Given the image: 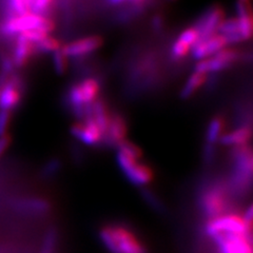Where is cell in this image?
<instances>
[{
  "label": "cell",
  "instance_id": "cell-28",
  "mask_svg": "<svg viewBox=\"0 0 253 253\" xmlns=\"http://www.w3.org/2000/svg\"><path fill=\"white\" fill-rule=\"evenodd\" d=\"M236 12H237V16H239V17L252 15L250 0H237Z\"/></svg>",
  "mask_w": 253,
  "mask_h": 253
},
{
  "label": "cell",
  "instance_id": "cell-20",
  "mask_svg": "<svg viewBox=\"0 0 253 253\" xmlns=\"http://www.w3.org/2000/svg\"><path fill=\"white\" fill-rule=\"evenodd\" d=\"M34 0H9V15H19L32 12Z\"/></svg>",
  "mask_w": 253,
  "mask_h": 253
},
{
  "label": "cell",
  "instance_id": "cell-18",
  "mask_svg": "<svg viewBox=\"0 0 253 253\" xmlns=\"http://www.w3.org/2000/svg\"><path fill=\"white\" fill-rule=\"evenodd\" d=\"M218 32L226 37L228 43H236L243 41L240 33L239 18H229L227 20L225 19L221 22Z\"/></svg>",
  "mask_w": 253,
  "mask_h": 253
},
{
  "label": "cell",
  "instance_id": "cell-9",
  "mask_svg": "<svg viewBox=\"0 0 253 253\" xmlns=\"http://www.w3.org/2000/svg\"><path fill=\"white\" fill-rule=\"evenodd\" d=\"M212 240L221 253H252V237L246 234L221 233Z\"/></svg>",
  "mask_w": 253,
  "mask_h": 253
},
{
  "label": "cell",
  "instance_id": "cell-11",
  "mask_svg": "<svg viewBox=\"0 0 253 253\" xmlns=\"http://www.w3.org/2000/svg\"><path fill=\"white\" fill-rule=\"evenodd\" d=\"M225 20V11L219 5H213L208 11H206L203 17L197 21L195 28L200 33L201 39L208 38L213 34H216L221 22Z\"/></svg>",
  "mask_w": 253,
  "mask_h": 253
},
{
  "label": "cell",
  "instance_id": "cell-12",
  "mask_svg": "<svg viewBox=\"0 0 253 253\" xmlns=\"http://www.w3.org/2000/svg\"><path fill=\"white\" fill-rule=\"evenodd\" d=\"M102 43H104L102 38L95 35L78 39V41L68 43L61 46V50L68 57H82L98 50Z\"/></svg>",
  "mask_w": 253,
  "mask_h": 253
},
{
  "label": "cell",
  "instance_id": "cell-13",
  "mask_svg": "<svg viewBox=\"0 0 253 253\" xmlns=\"http://www.w3.org/2000/svg\"><path fill=\"white\" fill-rule=\"evenodd\" d=\"M228 44L227 39L221 34H213L208 38L201 39L193 45L192 56L195 59H205L209 56H212L219 50L224 49Z\"/></svg>",
  "mask_w": 253,
  "mask_h": 253
},
{
  "label": "cell",
  "instance_id": "cell-4",
  "mask_svg": "<svg viewBox=\"0 0 253 253\" xmlns=\"http://www.w3.org/2000/svg\"><path fill=\"white\" fill-rule=\"evenodd\" d=\"M55 22L44 15L27 12L19 15H9L1 25V33L5 36H17L22 32L39 29L49 34L55 30Z\"/></svg>",
  "mask_w": 253,
  "mask_h": 253
},
{
  "label": "cell",
  "instance_id": "cell-31",
  "mask_svg": "<svg viewBox=\"0 0 253 253\" xmlns=\"http://www.w3.org/2000/svg\"><path fill=\"white\" fill-rule=\"evenodd\" d=\"M130 1L133 3V4H135V5H141L142 3H144L146 0H130Z\"/></svg>",
  "mask_w": 253,
  "mask_h": 253
},
{
  "label": "cell",
  "instance_id": "cell-27",
  "mask_svg": "<svg viewBox=\"0 0 253 253\" xmlns=\"http://www.w3.org/2000/svg\"><path fill=\"white\" fill-rule=\"evenodd\" d=\"M54 1L55 0H34V3L32 5V12L44 15L51 10Z\"/></svg>",
  "mask_w": 253,
  "mask_h": 253
},
{
  "label": "cell",
  "instance_id": "cell-21",
  "mask_svg": "<svg viewBox=\"0 0 253 253\" xmlns=\"http://www.w3.org/2000/svg\"><path fill=\"white\" fill-rule=\"evenodd\" d=\"M37 52H43V53H54L57 50L61 49V43L58 39L54 37L46 36L43 38L42 42L36 43Z\"/></svg>",
  "mask_w": 253,
  "mask_h": 253
},
{
  "label": "cell",
  "instance_id": "cell-26",
  "mask_svg": "<svg viewBox=\"0 0 253 253\" xmlns=\"http://www.w3.org/2000/svg\"><path fill=\"white\" fill-rule=\"evenodd\" d=\"M178 38L190 45H194L197 42L200 41L201 36L197 29L195 27H192V28H188L185 31L181 32Z\"/></svg>",
  "mask_w": 253,
  "mask_h": 253
},
{
  "label": "cell",
  "instance_id": "cell-7",
  "mask_svg": "<svg viewBox=\"0 0 253 253\" xmlns=\"http://www.w3.org/2000/svg\"><path fill=\"white\" fill-rule=\"evenodd\" d=\"M241 58V53L235 49H224L219 50L211 57L201 59L196 63L195 71L208 74L210 72H218L229 67H231L234 62Z\"/></svg>",
  "mask_w": 253,
  "mask_h": 253
},
{
  "label": "cell",
  "instance_id": "cell-17",
  "mask_svg": "<svg viewBox=\"0 0 253 253\" xmlns=\"http://www.w3.org/2000/svg\"><path fill=\"white\" fill-rule=\"evenodd\" d=\"M208 81V75L206 73L202 72H195L189 76L187 79L186 84H184L183 89L180 91V97L183 99H188L190 97H192L193 95L199 91L202 86L207 83Z\"/></svg>",
  "mask_w": 253,
  "mask_h": 253
},
{
  "label": "cell",
  "instance_id": "cell-8",
  "mask_svg": "<svg viewBox=\"0 0 253 253\" xmlns=\"http://www.w3.org/2000/svg\"><path fill=\"white\" fill-rule=\"evenodd\" d=\"M129 125L126 117L118 111H112L108 128L102 137V146L105 148H117L124 140H126L128 134Z\"/></svg>",
  "mask_w": 253,
  "mask_h": 253
},
{
  "label": "cell",
  "instance_id": "cell-6",
  "mask_svg": "<svg viewBox=\"0 0 253 253\" xmlns=\"http://www.w3.org/2000/svg\"><path fill=\"white\" fill-rule=\"evenodd\" d=\"M116 161L124 175L134 186L146 187L151 184L155 177V172L151 166L140 162V160H133L121 152H117Z\"/></svg>",
  "mask_w": 253,
  "mask_h": 253
},
{
  "label": "cell",
  "instance_id": "cell-3",
  "mask_svg": "<svg viewBox=\"0 0 253 253\" xmlns=\"http://www.w3.org/2000/svg\"><path fill=\"white\" fill-rule=\"evenodd\" d=\"M100 93L101 83L97 78L88 77L70 86L63 102L76 121H83L88 117L89 106L100 97Z\"/></svg>",
  "mask_w": 253,
  "mask_h": 253
},
{
  "label": "cell",
  "instance_id": "cell-15",
  "mask_svg": "<svg viewBox=\"0 0 253 253\" xmlns=\"http://www.w3.org/2000/svg\"><path fill=\"white\" fill-rule=\"evenodd\" d=\"M36 52H37V49H36L35 43L18 35L17 38H16V42L14 46V53H13L14 63L19 68L25 67L27 63L33 58Z\"/></svg>",
  "mask_w": 253,
  "mask_h": 253
},
{
  "label": "cell",
  "instance_id": "cell-2",
  "mask_svg": "<svg viewBox=\"0 0 253 253\" xmlns=\"http://www.w3.org/2000/svg\"><path fill=\"white\" fill-rule=\"evenodd\" d=\"M99 239L110 253H149L144 241L132 228L124 224L102 226Z\"/></svg>",
  "mask_w": 253,
  "mask_h": 253
},
{
  "label": "cell",
  "instance_id": "cell-29",
  "mask_svg": "<svg viewBox=\"0 0 253 253\" xmlns=\"http://www.w3.org/2000/svg\"><path fill=\"white\" fill-rule=\"evenodd\" d=\"M165 26V21L164 17L161 15H155L152 18V27L156 31H161Z\"/></svg>",
  "mask_w": 253,
  "mask_h": 253
},
{
  "label": "cell",
  "instance_id": "cell-1",
  "mask_svg": "<svg viewBox=\"0 0 253 253\" xmlns=\"http://www.w3.org/2000/svg\"><path fill=\"white\" fill-rule=\"evenodd\" d=\"M235 195L227 178L206 180L197 194V206L206 219H213L229 213H235Z\"/></svg>",
  "mask_w": 253,
  "mask_h": 253
},
{
  "label": "cell",
  "instance_id": "cell-24",
  "mask_svg": "<svg viewBox=\"0 0 253 253\" xmlns=\"http://www.w3.org/2000/svg\"><path fill=\"white\" fill-rule=\"evenodd\" d=\"M190 49H191V45L188 44L187 42H183L181 39L178 38L177 41L172 45L171 55H172V57L176 60L183 59L189 54Z\"/></svg>",
  "mask_w": 253,
  "mask_h": 253
},
{
  "label": "cell",
  "instance_id": "cell-14",
  "mask_svg": "<svg viewBox=\"0 0 253 253\" xmlns=\"http://www.w3.org/2000/svg\"><path fill=\"white\" fill-rule=\"evenodd\" d=\"M252 138V126L251 123L241 124L237 128L230 132L225 133L219 139V144L228 147H241L250 145Z\"/></svg>",
  "mask_w": 253,
  "mask_h": 253
},
{
  "label": "cell",
  "instance_id": "cell-25",
  "mask_svg": "<svg viewBox=\"0 0 253 253\" xmlns=\"http://www.w3.org/2000/svg\"><path fill=\"white\" fill-rule=\"evenodd\" d=\"M239 22H240V33L243 41L250 39L252 36V31H253L252 15L239 17Z\"/></svg>",
  "mask_w": 253,
  "mask_h": 253
},
{
  "label": "cell",
  "instance_id": "cell-19",
  "mask_svg": "<svg viewBox=\"0 0 253 253\" xmlns=\"http://www.w3.org/2000/svg\"><path fill=\"white\" fill-rule=\"evenodd\" d=\"M116 149H117V152H121L126 156L133 158V160L138 161V160H141L142 157L141 149L130 140H126V139L124 140Z\"/></svg>",
  "mask_w": 253,
  "mask_h": 253
},
{
  "label": "cell",
  "instance_id": "cell-10",
  "mask_svg": "<svg viewBox=\"0 0 253 253\" xmlns=\"http://www.w3.org/2000/svg\"><path fill=\"white\" fill-rule=\"evenodd\" d=\"M71 134L76 139L83 141L88 146H102V134L97 124L94 122L93 118L88 117L83 121H76L71 126Z\"/></svg>",
  "mask_w": 253,
  "mask_h": 253
},
{
  "label": "cell",
  "instance_id": "cell-23",
  "mask_svg": "<svg viewBox=\"0 0 253 253\" xmlns=\"http://www.w3.org/2000/svg\"><path fill=\"white\" fill-rule=\"evenodd\" d=\"M141 194H142V197H144L145 202L151 206V208L153 210L158 212L165 211V205L162 203L160 197H158L155 193H153L151 190L144 188L141 191Z\"/></svg>",
  "mask_w": 253,
  "mask_h": 253
},
{
  "label": "cell",
  "instance_id": "cell-16",
  "mask_svg": "<svg viewBox=\"0 0 253 253\" xmlns=\"http://www.w3.org/2000/svg\"><path fill=\"white\" fill-rule=\"evenodd\" d=\"M227 126V118L223 114H216L213 116L208 123L207 129L205 134V144L217 145L221 136L226 133Z\"/></svg>",
  "mask_w": 253,
  "mask_h": 253
},
{
  "label": "cell",
  "instance_id": "cell-32",
  "mask_svg": "<svg viewBox=\"0 0 253 253\" xmlns=\"http://www.w3.org/2000/svg\"><path fill=\"white\" fill-rule=\"evenodd\" d=\"M217 253H221V252H219V251H217Z\"/></svg>",
  "mask_w": 253,
  "mask_h": 253
},
{
  "label": "cell",
  "instance_id": "cell-5",
  "mask_svg": "<svg viewBox=\"0 0 253 253\" xmlns=\"http://www.w3.org/2000/svg\"><path fill=\"white\" fill-rule=\"evenodd\" d=\"M205 233L210 239L221 233L246 234L252 237V225H249L243 215L237 213H229L223 216L206 220Z\"/></svg>",
  "mask_w": 253,
  "mask_h": 253
},
{
  "label": "cell",
  "instance_id": "cell-30",
  "mask_svg": "<svg viewBox=\"0 0 253 253\" xmlns=\"http://www.w3.org/2000/svg\"><path fill=\"white\" fill-rule=\"evenodd\" d=\"M108 1L112 4H121L125 1H126V0H108Z\"/></svg>",
  "mask_w": 253,
  "mask_h": 253
},
{
  "label": "cell",
  "instance_id": "cell-22",
  "mask_svg": "<svg viewBox=\"0 0 253 253\" xmlns=\"http://www.w3.org/2000/svg\"><path fill=\"white\" fill-rule=\"evenodd\" d=\"M69 57L62 52L61 49L53 53V63L56 73L59 75H63L68 70L69 67Z\"/></svg>",
  "mask_w": 253,
  "mask_h": 253
}]
</instances>
